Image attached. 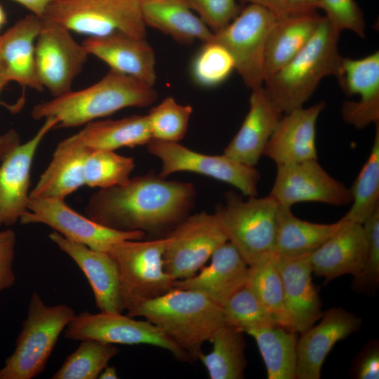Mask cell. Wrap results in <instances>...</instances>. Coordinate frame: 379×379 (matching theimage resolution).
<instances>
[{"label":"cell","mask_w":379,"mask_h":379,"mask_svg":"<svg viewBox=\"0 0 379 379\" xmlns=\"http://www.w3.org/2000/svg\"><path fill=\"white\" fill-rule=\"evenodd\" d=\"M326 107L320 101L284 114L263 151L277 166L317 159L316 125Z\"/></svg>","instance_id":"20"},{"label":"cell","mask_w":379,"mask_h":379,"mask_svg":"<svg viewBox=\"0 0 379 379\" xmlns=\"http://www.w3.org/2000/svg\"><path fill=\"white\" fill-rule=\"evenodd\" d=\"M242 3L260 6L278 18L317 13V0H240Z\"/></svg>","instance_id":"44"},{"label":"cell","mask_w":379,"mask_h":379,"mask_svg":"<svg viewBox=\"0 0 379 379\" xmlns=\"http://www.w3.org/2000/svg\"><path fill=\"white\" fill-rule=\"evenodd\" d=\"M368 253L364 267L353 277L352 288L358 292H375L379 284V208L364 223Z\"/></svg>","instance_id":"41"},{"label":"cell","mask_w":379,"mask_h":379,"mask_svg":"<svg viewBox=\"0 0 379 379\" xmlns=\"http://www.w3.org/2000/svg\"><path fill=\"white\" fill-rule=\"evenodd\" d=\"M119 350L113 344L87 339L68 355L52 379H96Z\"/></svg>","instance_id":"36"},{"label":"cell","mask_w":379,"mask_h":379,"mask_svg":"<svg viewBox=\"0 0 379 379\" xmlns=\"http://www.w3.org/2000/svg\"><path fill=\"white\" fill-rule=\"evenodd\" d=\"M343 219L329 223L301 220L291 208L279 205L277 213L274 253L287 257L308 255L317 249L342 225Z\"/></svg>","instance_id":"30"},{"label":"cell","mask_w":379,"mask_h":379,"mask_svg":"<svg viewBox=\"0 0 379 379\" xmlns=\"http://www.w3.org/2000/svg\"><path fill=\"white\" fill-rule=\"evenodd\" d=\"M41 19L35 44L36 72L44 88L55 98L72 91L89 53L72 37L71 31L46 18Z\"/></svg>","instance_id":"15"},{"label":"cell","mask_w":379,"mask_h":379,"mask_svg":"<svg viewBox=\"0 0 379 379\" xmlns=\"http://www.w3.org/2000/svg\"><path fill=\"white\" fill-rule=\"evenodd\" d=\"M336 79L347 95H360L343 103V120L358 129L379 123L378 51L359 59L343 57Z\"/></svg>","instance_id":"17"},{"label":"cell","mask_w":379,"mask_h":379,"mask_svg":"<svg viewBox=\"0 0 379 379\" xmlns=\"http://www.w3.org/2000/svg\"><path fill=\"white\" fill-rule=\"evenodd\" d=\"M157 98L153 86L110 69L91 86L36 105L31 114L36 120L55 117L58 120L55 128H72L126 107H147Z\"/></svg>","instance_id":"2"},{"label":"cell","mask_w":379,"mask_h":379,"mask_svg":"<svg viewBox=\"0 0 379 379\" xmlns=\"http://www.w3.org/2000/svg\"><path fill=\"white\" fill-rule=\"evenodd\" d=\"M7 83H6L4 81H0V92H1V89L5 86V85ZM0 105L5 106L6 107L8 108L11 111H12L13 112H15V111H18L20 109V103H18V104H17L15 105H7L6 103H5L4 102H1V101H0Z\"/></svg>","instance_id":"50"},{"label":"cell","mask_w":379,"mask_h":379,"mask_svg":"<svg viewBox=\"0 0 379 379\" xmlns=\"http://www.w3.org/2000/svg\"><path fill=\"white\" fill-rule=\"evenodd\" d=\"M91 149L77 133L60 142L29 197L65 199L84 186V164Z\"/></svg>","instance_id":"26"},{"label":"cell","mask_w":379,"mask_h":379,"mask_svg":"<svg viewBox=\"0 0 379 379\" xmlns=\"http://www.w3.org/2000/svg\"><path fill=\"white\" fill-rule=\"evenodd\" d=\"M274 255V253L267 260L249 267L246 284L274 321L291 331L282 281Z\"/></svg>","instance_id":"35"},{"label":"cell","mask_w":379,"mask_h":379,"mask_svg":"<svg viewBox=\"0 0 379 379\" xmlns=\"http://www.w3.org/2000/svg\"><path fill=\"white\" fill-rule=\"evenodd\" d=\"M354 378L358 379L379 378V347L378 341H372L359 354L353 366Z\"/></svg>","instance_id":"46"},{"label":"cell","mask_w":379,"mask_h":379,"mask_svg":"<svg viewBox=\"0 0 379 379\" xmlns=\"http://www.w3.org/2000/svg\"><path fill=\"white\" fill-rule=\"evenodd\" d=\"M43 17L88 36L118 32L146 36L140 0H53Z\"/></svg>","instance_id":"8"},{"label":"cell","mask_w":379,"mask_h":379,"mask_svg":"<svg viewBox=\"0 0 379 379\" xmlns=\"http://www.w3.org/2000/svg\"><path fill=\"white\" fill-rule=\"evenodd\" d=\"M192 113L190 105L166 98L147 114L152 139L178 142L186 134Z\"/></svg>","instance_id":"39"},{"label":"cell","mask_w":379,"mask_h":379,"mask_svg":"<svg viewBox=\"0 0 379 379\" xmlns=\"http://www.w3.org/2000/svg\"><path fill=\"white\" fill-rule=\"evenodd\" d=\"M199 273L174 281V288L195 291L222 307L247 281L249 267L229 241L218 247Z\"/></svg>","instance_id":"23"},{"label":"cell","mask_w":379,"mask_h":379,"mask_svg":"<svg viewBox=\"0 0 379 379\" xmlns=\"http://www.w3.org/2000/svg\"><path fill=\"white\" fill-rule=\"evenodd\" d=\"M225 204L216 207L222 227L248 267L274 253L277 213L279 204L270 194L247 200L234 191L225 194Z\"/></svg>","instance_id":"6"},{"label":"cell","mask_w":379,"mask_h":379,"mask_svg":"<svg viewBox=\"0 0 379 379\" xmlns=\"http://www.w3.org/2000/svg\"><path fill=\"white\" fill-rule=\"evenodd\" d=\"M58 123L55 117L46 118L36 134L22 144L13 130L0 138V227L14 225L28 211L34 155L44 138Z\"/></svg>","instance_id":"10"},{"label":"cell","mask_w":379,"mask_h":379,"mask_svg":"<svg viewBox=\"0 0 379 379\" xmlns=\"http://www.w3.org/2000/svg\"><path fill=\"white\" fill-rule=\"evenodd\" d=\"M41 18L31 13L18 20L1 37V51L7 81L38 91L44 90L36 72L34 42Z\"/></svg>","instance_id":"27"},{"label":"cell","mask_w":379,"mask_h":379,"mask_svg":"<svg viewBox=\"0 0 379 379\" xmlns=\"http://www.w3.org/2000/svg\"><path fill=\"white\" fill-rule=\"evenodd\" d=\"M100 379H117L118 375L114 366H106L98 376Z\"/></svg>","instance_id":"48"},{"label":"cell","mask_w":379,"mask_h":379,"mask_svg":"<svg viewBox=\"0 0 379 379\" xmlns=\"http://www.w3.org/2000/svg\"><path fill=\"white\" fill-rule=\"evenodd\" d=\"M211 352L201 353L199 359L206 368L211 379H242L247 366L244 332L224 325L213 336Z\"/></svg>","instance_id":"33"},{"label":"cell","mask_w":379,"mask_h":379,"mask_svg":"<svg viewBox=\"0 0 379 379\" xmlns=\"http://www.w3.org/2000/svg\"><path fill=\"white\" fill-rule=\"evenodd\" d=\"M283 114L262 86L252 89L249 110L223 154L244 164L255 166Z\"/></svg>","instance_id":"24"},{"label":"cell","mask_w":379,"mask_h":379,"mask_svg":"<svg viewBox=\"0 0 379 379\" xmlns=\"http://www.w3.org/2000/svg\"><path fill=\"white\" fill-rule=\"evenodd\" d=\"M191 69L199 86L214 87L228 78L234 70V62L225 47L211 41L203 44L193 60Z\"/></svg>","instance_id":"40"},{"label":"cell","mask_w":379,"mask_h":379,"mask_svg":"<svg viewBox=\"0 0 379 379\" xmlns=\"http://www.w3.org/2000/svg\"><path fill=\"white\" fill-rule=\"evenodd\" d=\"M308 255L287 257L274 253L276 267L281 278L285 306L291 331L302 333L321 317V301L312 282Z\"/></svg>","instance_id":"19"},{"label":"cell","mask_w":379,"mask_h":379,"mask_svg":"<svg viewBox=\"0 0 379 379\" xmlns=\"http://www.w3.org/2000/svg\"><path fill=\"white\" fill-rule=\"evenodd\" d=\"M320 9L332 27L341 32L348 30L366 36V22L362 11L354 0H317Z\"/></svg>","instance_id":"42"},{"label":"cell","mask_w":379,"mask_h":379,"mask_svg":"<svg viewBox=\"0 0 379 379\" xmlns=\"http://www.w3.org/2000/svg\"><path fill=\"white\" fill-rule=\"evenodd\" d=\"M340 34L322 16L303 48L265 79V91L283 114L303 107L324 77L338 76L343 59L338 49Z\"/></svg>","instance_id":"4"},{"label":"cell","mask_w":379,"mask_h":379,"mask_svg":"<svg viewBox=\"0 0 379 379\" xmlns=\"http://www.w3.org/2000/svg\"><path fill=\"white\" fill-rule=\"evenodd\" d=\"M147 146L148 152L161 161L159 174L161 178L176 172H192L230 184L246 197L258 196L260 174L255 166L244 164L224 154L199 153L178 142L152 139Z\"/></svg>","instance_id":"12"},{"label":"cell","mask_w":379,"mask_h":379,"mask_svg":"<svg viewBox=\"0 0 379 379\" xmlns=\"http://www.w3.org/2000/svg\"><path fill=\"white\" fill-rule=\"evenodd\" d=\"M225 324L244 333L253 328L277 325L246 284L222 306Z\"/></svg>","instance_id":"38"},{"label":"cell","mask_w":379,"mask_h":379,"mask_svg":"<svg viewBox=\"0 0 379 379\" xmlns=\"http://www.w3.org/2000/svg\"><path fill=\"white\" fill-rule=\"evenodd\" d=\"M27 211L20 218L22 225L44 224L64 237L88 248L107 252L124 240H141L142 231H121L98 223L71 208L63 199L29 197Z\"/></svg>","instance_id":"13"},{"label":"cell","mask_w":379,"mask_h":379,"mask_svg":"<svg viewBox=\"0 0 379 379\" xmlns=\"http://www.w3.org/2000/svg\"><path fill=\"white\" fill-rule=\"evenodd\" d=\"M319 320L298 338L296 379H319L323 363L334 345L357 331L361 324L360 318L341 307L323 312Z\"/></svg>","instance_id":"18"},{"label":"cell","mask_w":379,"mask_h":379,"mask_svg":"<svg viewBox=\"0 0 379 379\" xmlns=\"http://www.w3.org/2000/svg\"><path fill=\"white\" fill-rule=\"evenodd\" d=\"M16 236L14 231H0V292L13 286L16 280L13 264Z\"/></svg>","instance_id":"45"},{"label":"cell","mask_w":379,"mask_h":379,"mask_svg":"<svg viewBox=\"0 0 379 379\" xmlns=\"http://www.w3.org/2000/svg\"><path fill=\"white\" fill-rule=\"evenodd\" d=\"M166 238L150 241L124 240L107 252L114 261L124 310L159 296L173 288L174 281L165 271Z\"/></svg>","instance_id":"7"},{"label":"cell","mask_w":379,"mask_h":379,"mask_svg":"<svg viewBox=\"0 0 379 379\" xmlns=\"http://www.w3.org/2000/svg\"><path fill=\"white\" fill-rule=\"evenodd\" d=\"M159 328L191 359L203 353L201 347L225 325L222 307L195 291L173 288L128 310Z\"/></svg>","instance_id":"3"},{"label":"cell","mask_w":379,"mask_h":379,"mask_svg":"<svg viewBox=\"0 0 379 379\" xmlns=\"http://www.w3.org/2000/svg\"><path fill=\"white\" fill-rule=\"evenodd\" d=\"M0 81H4L6 83L8 82L6 77V69H5V65H4V60L2 57L1 35H0Z\"/></svg>","instance_id":"49"},{"label":"cell","mask_w":379,"mask_h":379,"mask_svg":"<svg viewBox=\"0 0 379 379\" xmlns=\"http://www.w3.org/2000/svg\"><path fill=\"white\" fill-rule=\"evenodd\" d=\"M49 238L83 272L100 312L121 313L124 309L120 300L119 274L111 256L107 252L93 250L71 241L55 231L49 234Z\"/></svg>","instance_id":"25"},{"label":"cell","mask_w":379,"mask_h":379,"mask_svg":"<svg viewBox=\"0 0 379 379\" xmlns=\"http://www.w3.org/2000/svg\"><path fill=\"white\" fill-rule=\"evenodd\" d=\"M258 345L268 379H295L297 333L279 325L253 328L246 332Z\"/></svg>","instance_id":"32"},{"label":"cell","mask_w":379,"mask_h":379,"mask_svg":"<svg viewBox=\"0 0 379 379\" xmlns=\"http://www.w3.org/2000/svg\"><path fill=\"white\" fill-rule=\"evenodd\" d=\"M82 44L89 55L105 62L110 69L154 86L157 80L155 53L145 39L118 32L88 36Z\"/></svg>","instance_id":"21"},{"label":"cell","mask_w":379,"mask_h":379,"mask_svg":"<svg viewBox=\"0 0 379 379\" xmlns=\"http://www.w3.org/2000/svg\"><path fill=\"white\" fill-rule=\"evenodd\" d=\"M270 194L281 206L291 208L300 202H319L334 206L352 202L351 192L331 176L317 159L277 166Z\"/></svg>","instance_id":"16"},{"label":"cell","mask_w":379,"mask_h":379,"mask_svg":"<svg viewBox=\"0 0 379 379\" xmlns=\"http://www.w3.org/2000/svg\"><path fill=\"white\" fill-rule=\"evenodd\" d=\"M165 238L164 269L175 281L197 273L227 241L217 213L204 211L185 217Z\"/></svg>","instance_id":"11"},{"label":"cell","mask_w":379,"mask_h":379,"mask_svg":"<svg viewBox=\"0 0 379 379\" xmlns=\"http://www.w3.org/2000/svg\"><path fill=\"white\" fill-rule=\"evenodd\" d=\"M309 255L312 274L329 281L338 277L358 274L365 264L368 241L362 225L345 221Z\"/></svg>","instance_id":"22"},{"label":"cell","mask_w":379,"mask_h":379,"mask_svg":"<svg viewBox=\"0 0 379 379\" xmlns=\"http://www.w3.org/2000/svg\"><path fill=\"white\" fill-rule=\"evenodd\" d=\"M64 337L74 340H96L111 344H145L165 349L183 361L190 356L159 328L119 312H84L74 315L65 328Z\"/></svg>","instance_id":"14"},{"label":"cell","mask_w":379,"mask_h":379,"mask_svg":"<svg viewBox=\"0 0 379 379\" xmlns=\"http://www.w3.org/2000/svg\"><path fill=\"white\" fill-rule=\"evenodd\" d=\"M74 315L69 306H48L34 292L15 350L0 369V379H32L41 373L60 333Z\"/></svg>","instance_id":"5"},{"label":"cell","mask_w":379,"mask_h":379,"mask_svg":"<svg viewBox=\"0 0 379 379\" xmlns=\"http://www.w3.org/2000/svg\"><path fill=\"white\" fill-rule=\"evenodd\" d=\"M77 133L92 149L114 151L124 147H134L147 145L152 139L147 115L93 121Z\"/></svg>","instance_id":"31"},{"label":"cell","mask_w":379,"mask_h":379,"mask_svg":"<svg viewBox=\"0 0 379 379\" xmlns=\"http://www.w3.org/2000/svg\"><path fill=\"white\" fill-rule=\"evenodd\" d=\"M277 18L260 6L248 4L227 25L213 32L211 41L229 51L234 69L251 90L263 85L265 44Z\"/></svg>","instance_id":"9"},{"label":"cell","mask_w":379,"mask_h":379,"mask_svg":"<svg viewBox=\"0 0 379 379\" xmlns=\"http://www.w3.org/2000/svg\"><path fill=\"white\" fill-rule=\"evenodd\" d=\"M322 15L317 13L278 18L265 48V79L286 65L307 44Z\"/></svg>","instance_id":"29"},{"label":"cell","mask_w":379,"mask_h":379,"mask_svg":"<svg viewBox=\"0 0 379 379\" xmlns=\"http://www.w3.org/2000/svg\"><path fill=\"white\" fill-rule=\"evenodd\" d=\"M370 154L352 186L350 188L352 204L343 218L363 223L379 208V123Z\"/></svg>","instance_id":"34"},{"label":"cell","mask_w":379,"mask_h":379,"mask_svg":"<svg viewBox=\"0 0 379 379\" xmlns=\"http://www.w3.org/2000/svg\"><path fill=\"white\" fill-rule=\"evenodd\" d=\"M135 168L132 157L112 150L91 149L84 164L85 185L105 189L123 185Z\"/></svg>","instance_id":"37"},{"label":"cell","mask_w":379,"mask_h":379,"mask_svg":"<svg viewBox=\"0 0 379 379\" xmlns=\"http://www.w3.org/2000/svg\"><path fill=\"white\" fill-rule=\"evenodd\" d=\"M187 6L196 11L206 25L215 32L239 13L236 0H183Z\"/></svg>","instance_id":"43"},{"label":"cell","mask_w":379,"mask_h":379,"mask_svg":"<svg viewBox=\"0 0 379 379\" xmlns=\"http://www.w3.org/2000/svg\"><path fill=\"white\" fill-rule=\"evenodd\" d=\"M195 197L190 182L148 173L100 189L90 197L84 211L88 218L114 230L158 232L172 230L187 217Z\"/></svg>","instance_id":"1"},{"label":"cell","mask_w":379,"mask_h":379,"mask_svg":"<svg viewBox=\"0 0 379 379\" xmlns=\"http://www.w3.org/2000/svg\"><path fill=\"white\" fill-rule=\"evenodd\" d=\"M146 25L171 36L179 43L211 42L213 32L183 0H140Z\"/></svg>","instance_id":"28"},{"label":"cell","mask_w":379,"mask_h":379,"mask_svg":"<svg viewBox=\"0 0 379 379\" xmlns=\"http://www.w3.org/2000/svg\"><path fill=\"white\" fill-rule=\"evenodd\" d=\"M6 22V15L3 7L0 5V30L1 29L2 27L5 25Z\"/></svg>","instance_id":"51"},{"label":"cell","mask_w":379,"mask_h":379,"mask_svg":"<svg viewBox=\"0 0 379 379\" xmlns=\"http://www.w3.org/2000/svg\"><path fill=\"white\" fill-rule=\"evenodd\" d=\"M30 11L31 13L42 18L48 4L53 0H13Z\"/></svg>","instance_id":"47"}]
</instances>
